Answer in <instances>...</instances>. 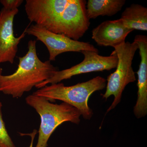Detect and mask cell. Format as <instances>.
Returning a JSON list of instances; mask_svg holds the SVG:
<instances>
[{"label": "cell", "mask_w": 147, "mask_h": 147, "mask_svg": "<svg viewBox=\"0 0 147 147\" xmlns=\"http://www.w3.org/2000/svg\"><path fill=\"white\" fill-rule=\"evenodd\" d=\"M86 3L85 0H26L25 8L31 23L78 40L90 24Z\"/></svg>", "instance_id": "cell-1"}, {"label": "cell", "mask_w": 147, "mask_h": 147, "mask_svg": "<svg viewBox=\"0 0 147 147\" xmlns=\"http://www.w3.org/2000/svg\"><path fill=\"white\" fill-rule=\"evenodd\" d=\"M36 40H29L28 51L19 57L18 68L13 74L0 76V92L19 98L34 87L50 79L57 71L49 60L42 61L38 56Z\"/></svg>", "instance_id": "cell-2"}, {"label": "cell", "mask_w": 147, "mask_h": 147, "mask_svg": "<svg viewBox=\"0 0 147 147\" xmlns=\"http://www.w3.org/2000/svg\"><path fill=\"white\" fill-rule=\"evenodd\" d=\"M26 103L39 115L40 123L35 147H47L48 140L56 128L65 122L79 124L81 113L66 102L60 104L50 102L47 98L33 93L26 98Z\"/></svg>", "instance_id": "cell-3"}, {"label": "cell", "mask_w": 147, "mask_h": 147, "mask_svg": "<svg viewBox=\"0 0 147 147\" xmlns=\"http://www.w3.org/2000/svg\"><path fill=\"white\" fill-rule=\"evenodd\" d=\"M106 80L97 76L87 82L66 86L63 83L47 85L33 93L48 100H60L76 108L86 120H90L93 115L88 105L89 98L95 92L104 89Z\"/></svg>", "instance_id": "cell-4"}, {"label": "cell", "mask_w": 147, "mask_h": 147, "mask_svg": "<svg viewBox=\"0 0 147 147\" xmlns=\"http://www.w3.org/2000/svg\"><path fill=\"white\" fill-rule=\"evenodd\" d=\"M114 52L118 59L116 70L107 77L106 90L102 98L107 100L114 96V100L108 108L106 113L115 108L121 102L122 93L125 87L136 80L135 72L132 67V61L138 45L134 41L132 43L125 42L114 47Z\"/></svg>", "instance_id": "cell-5"}, {"label": "cell", "mask_w": 147, "mask_h": 147, "mask_svg": "<svg viewBox=\"0 0 147 147\" xmlns=\"http://www.w3.org/2000/svg\"><path fill=\"white\" fill-rule=\"evenodd\" d=\"M84 59L82 62L70 68L56 71L50 79L36 86L37 88H43L48 84H57L63 80L71 78L72 76L94 72L110 71L115 68L118 62V59L115 53L113 52L109 56H102L93 51H83Z\"/></svg>", "instance_id": "cell-6"}, {"label": "cell", "mask_w": 147, "mask_h": 147, "mask_svg": "<svg viewBox=\"0 0 147 147\" xmlns=\"http://www.w3.org/2000/svg\"><path fill=\"white\" fill-rule=\"evenodd\" d=\"M26 34L36 38L47 47L49 55V61H55L58 55L67 52L93 51L98 50L89 42L74 40L63 34H57L47 30L36 24L32 25L25 29Z\"/></svg>", "instance_id": "cell-7"}, {"label": "cell", "mask_w": 147, "mask_h": 147, "mask_svg": "<svg viewBox=\"0 0 147 147\" xmlns=\"http://www.w3.org/2000/svg\"><path fill=\"white\" fill-rule=\"evenodd\" d=\"M18 11V9L9 10L3 7L0 11V64L13 63L18 45L26 34L25 30L19 37L14 36L13 21Z\"/></svg>", "instance_id": "cell-8"}, {"label": "cell", "mask_w": 147, "mask_h": 147, "mask_svg": "<svg viewBox=\"0 0 147 147\" xmlns=\"http://www.w3.org/2000/svg\"><path fill=\"white\" fill-rule=\"evenodd\" d=\"M134 41L138 45L141 62L137 72V99L133 112L135 117L140 119L144 117L147 115V37L137 35Z\"/></svg>", "instance_id": "cell-9"}, {"label": "cell", "mask_w": 147, "mask_h": 147, "mask_svg": "<svg viewBox=\"0 0 147 147\" xmlns=\"http://www.w3.org/2000/svg\"><path fill=\"white\" fill-rule=\"evenodd\" d=\"M133 30L127 28L121 18L102 22L92 31V39L99 46L115 47L125 42Z\"/></svg>", "instance_id": "cell-10"}, {"label": "cell", "mask_w": 147, "mask_h": 147, "mask_svg": "<svg viewBox=\"0 0 147 147\" xmlns=\"http://www.w3.org/2000/svg\"><path fill=\"white\" fill-rule=\"evenodd\" d=\"M125 0H88L87 2V16L88 19L99 16H112L121 10Z\"/></svg>", "instance_id": "cell-11"}, {"label": "cell", "mask_w": 147, "mask_h": 147, "mask_svg": "<svg viewBox=\"0 0 147 147\" xmlns=\"http://www.w3.org/2000/svg\"><path fill=\"white\" fill-rule=\"evenodd\" d=\"M120 18L127 28L133 31H147V8L141 5L132 4L126 7Z\"/></svg>", "instance_id": "cell-12"}, {"label": "cell", "mask_w": 147, "mask_h": 147, "mask_svg": "<svg viewBox=\"0 0 147 147\" xmlns=\"http://www.w3.org/2000/svg\"><path fill=\"white\" fill-rule=\"evenodd\" d=\"M2 107L0 102V147H16L6 128L3 118Z\"/></svg>", "instance_id": "cell-13"}, {"label": "cell", "mask_w": 147, "mask_h": 147, "mask_svg": "<svg viewBox=\"0 0 147 147\" xmlns=\"http://www.w3.org/2000/svg\"><path fill=\"white\" fill-rule=\"evenodd\" d=\"M24 2L23 0H1L0 3L2 5L3 8L12 10L18 9Z\"/></svg>", "instance_id": "cell-14"}, {"label": "cell", "mask_w": 147, "mask_h": 147, "mask_svg": "<svg viewBox=\"0 0 147 147\" xmlns=\"http://www.w3.org/2000/svg\"><path fill=\"white\" fill-rule=\"evenodd\" d=\"M37 132L38 131H37L36 129H34L32 133L26 134V135H29V136L31 137L30 144L29 147H33L35 137L36 135Z\"/></svg>", "instance_id": "cell-15"}, {"label": "cell", "mask_w": 147, "mask_h": 147, "mask_svg": "<svg viewBox=\"0 0 147 147\" xmlns=\"http://www.w3.org/2000/svg\"><path fill=\"white\" fill-rule=\"evenodd\" d=\"M3 69L0 67V76L2 74Z\"/></svg>", "instance_id": "cell-16"}]
</instances>
